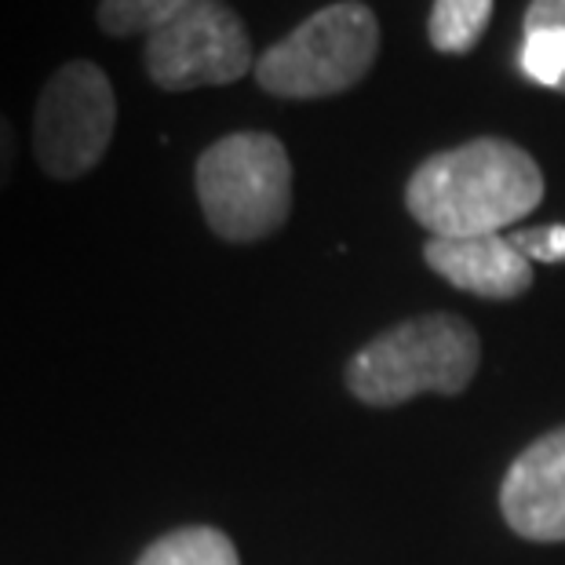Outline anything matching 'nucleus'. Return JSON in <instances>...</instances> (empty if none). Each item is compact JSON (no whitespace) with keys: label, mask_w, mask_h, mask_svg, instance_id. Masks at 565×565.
I'll return each instance as SVG.
<instances>
[{"label":"nucleus","mask_w":565,"mask_h":565,"mask_svg":"<svg viewBox=\"0 0 565 565\" xmlns=\"http://www.w3.org/2000/svg\"><path fill=\"white\" fill-rule=\"evenodd\" d=\"M194 190L220 242L256 245L292 215V161L270 131H231L198 158Z\"/></svg>","instance_id":"3"},{"label":"nucleus","mask_w":565,"mask_h":565,"mask_svg":"<svg viewBox=\"0 0 565 565\" xmlns=\"http://www.w3.org/2000/svg\"><path fill=\"white\" fill-rule=\"evenodd\" d=\"M482 362V343L460 315H419L380 332L347 362V391L362 405L394 408L441 394L456 398L471 387Z\"/></svg>","instance_id":"2"},{"label":"nucleus","mask_w":565,"mask_h":565,"mask_svg":"<svg viewBox=\"0 0 565 565\" xmlns=\"http://www.w3.org/2000/svg\"><path fill=\"white\" fill-rule=\"evenodd\" d=\"M519 63L529 81L565 95V0H529Z\"/></svg>","instance_id":"9"},{"label":"nucleus","mask_w":565,"mask_h":565,"mask_svg":"<svg viewBox=\"0 0 565 565\" xmlns=\"http://www.w3.org/2000/svg\"><path fill=\"white\" fill-rule=\"evenodd\" d=\"M15 161H19L15 125H11L8 114H0V190H4L11 183V175H15Z\"/></svg>","instance_id":"14"},{"label":"nucleus","mask_w":565,"mask_h":565,"mask_svg":"<svg viewBox=\"0 0 565 565\" xmlns=\"http://www.w3.org/2000/svg\"><path fill=\"white\" fill-rule=\"evenodd\" d=\"M190 4L194 0H99L95 22L106 38H142V33L150 38Z\"/></svg>","instance_id":"12"},{"label":"nucleus","mask_w":565,"mask_h":565,"mask_svg":"<svg viewBox=\"0 0 565 565\" xmlns=\"http://www.w3.org/2000/svg\"><path fill=\"white\" fill-rule=\"evenodd\" d=\"M424 259L441 281L478 299H519L533 288V263L508 242V234L430 237Z\"/></svg>","instance_id":"8"},{"label":"nucleus","mask_w":565,"mask_h":565,"mask_svg":"<svg viewBox=\"0 0 565 565\" xmlns=\"http://www.w3.org/2000/svg\"><path fill=\"white\" fill-rule=\"evenodd\" d=\"M117 131V95L103 66L70 58L33 106V153L47 179L74 183L99 168Z\"/></svg>","instance_id":"5"},{"label":"nucleus","mask_w":565,"mask_h":565,"mask_svg":"<svg viewBox=\"0 0 565 565\" xmlns=\"http://www.w3.org/2000/svg\"><path fill=\"white\" fill-rule=\"evenodd\" d=\"M380 55V19L362 0L324 4L256 58V84L278 99H329L369 77Z\"/></svg>","instance_id":"4"},{"label":"nucleus","mask_w":565,"mask_h":565,"mask_svg":"<svg viewBox=\"0 0 565 565\" xmlns=\"http://www.w3.org/2000/svg\"><path fill=\"white\" fill-rule=\"evenodd\" d=\"M136 565H242V558L223 529L183 525L153 540Z\"/></svg>","instance_id":"10"},{"label":"nucleus","mask_w":565,"mask_h":565,"mask_svg":"<svg viewBox=\"0 0 565 565\" xmlns=\"http://www.w3.org/2000/svg\"><path fill=\"white\" fill-rule=\"evenodd\" d=\"M142 66L161 92H194L242 81L256 70V55L245 19L226 0H194L183 15L150 33Z\"/></svg>","instance_id":"6"},{"label":"nucleus","mask_w":565,"mask_h":565,"mask_svg":"<svg viewBox=\"0 0 565 565\" xmlns=\"http://www.w3.org/2000/svg\"><path fill=\"white\" fill-rule=\"evenodd\" d=\"M492 19V0H435L427 19V41L441 55H467L482 41Z\"/></svg>","instance_id":"11"},{"label":"nucleus","mask_w":565,"mask_h":565,"mask_svg":"<svg viewBox=\"0 0 565 565\" xmlns=\"http://www.w3.org/2000/svg\"><path fill=\"white\" fill-rule=\"evenodd\" d=\"M508 242L529 263H565V223L536 226V231H514L508 234Z\"/></svg>","instance_id":"13"},{"label":"nucleus","mask_w":565,"mask_h":565,"mask_svg":"<svg viewBox=\"0 0 565 565\" xmlns=\"http://www.w3.org/2000/svg\"><path fill=\"white\" fill-rule=\"evenodd\" d=\"M500 511L522 540L565 544V427L519 452L500 486Z\"/></svg>","instance_id":"7"},{"label":"nucleus","mask_w":565,"mask_h":565,"mask_svg":"<svg viewBox=\"0 0 565 565\" xmlns=\"http://www.w3.org/2000/svg\"><path fill=\"white\" fill-rule=\"evenodd\" d=\"M544 201V172L519 142L482 136L441 150L405 186L408 215L430 237L503 234Z\"/></svg>","instance_id":"1"}]
</instances>
